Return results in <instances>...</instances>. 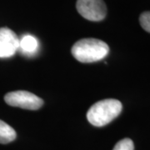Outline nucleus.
<instances>
[{
	"mask_svg": "<svg viewBox=\"0 0 150 150\" xmlns=\"http://www.w3.org/2000/svg\"><path fill=\"white\" fill-rule=\"evenodd\" d=\"M71 52L79 62L88 64L104 59L109 53V47L99 39L83 38L73 45Z\"/></svg>",
	"mask_w": 150,
	"mask_h": 150,
	"instance_id": "f257e3e1",
	"label": "nucleus"
},
{
	"mask_svg": "<svg viewBox=\"0 0 150 150\" xmlns=\"http://www.w3.org/2000/svg\"><path fill=\"white\" fill-rule=\"evenodd\" d=\"M122 109L123 105L117 99H103L92 105L87 112V118L92 125L103 127L117 118Z\"/></svg>",
	"mask_w": 150,
	"mask_h": 150,
	"instance_id": "f03ea898",
	"label": "nucleus"
},
{
	"mask_svg": "<svg viewBox=\"0 0 150 150\" xmlns=\"http://www.w3.org/2000/svg\"><path fill=\"white\" fill-rule=\"evenodd\" d=\"M7 104L12 107H18L28 109L37 110L43 106V100L37 95L28 91H13L8 93L4 96Z\"/></svg>",
	"mask_w": 150,
	"mask_h": 150,
	"instance_id": "7ed1b4c3",
	"label": "nucleus"
},
{
	"mask_svg": "<svg viewBox=\"0 0 150 150\" xmlns=\"http://www.w3.org/2000/svg\"><path fill=\"white\" fill-rule=\"evenodd\" d=\"M76 8L81 16L89 21H102L107 14V7L103 0H78Z\"/></svg>",
	"mask_w": 150,
	"mask_h": 150,
	"instance_id": "20e7f679",
	"label": "nucleus"
},
{
	"mask_svg": "<svg viewBox=\"0 0 150 150\" xmlns=\"http://www.w3.org/2000/svg\"><path fill=\"white\" fill-rule=\"evenodd\" d=\"M19 38L8 28H0V59L13 56L18 51Z\"/></svg>",
	"mask_w": 150,
	"mask_h": 150,
	"instance_id": "39448f33",
	"label": "nucleus"
},
{
	"mask_svg": "<svg viewBox=\"0 0 150 150\" xmlns=\"http://www.w3.org/2000/svg\"><path fill=\"white\" fill-rule=\"evenodd\" d=\"M39 49V43L37 38L31 34H24L19 38V46L18 51L22 54L32 57L36 55Z\"/></svg>",
	"mask_w": 150,
	"mask_h": 150,
	"instance_id": "423d86ee",
	"label": "nucleus"
},
{
	"mask_svg": "<svg viewBox=\"0 0 150 150\" xmlns=\"http://www.w3.org/2000/svg\"><path fill=\"white\" fill-rule=\"evenodd\" d=\"M16 132L8 123L0 120V144H6L16 139Z\"/></svg>",
	"mask_w": 150,
	"mask_h": 150,
	"instance_id": "0eeeda50",
	"label": "nucleus"
},
{
	"mask_svg": "<svg viewBox=\"0 0 150 150\" xmlns=\"http://www.w3.org/2000/svg\"><path fill=\"white\" fill-rule=\"evenodd\" d=\"M112 150H134V143L130 139H123L116 144Z\"/></svg>",
	"mask_w": 150,
	"mask_h": 150,
	"instance_id": "6e6552de",
	"label": "nucleus"
},
{
	"mask_svg": "<svg viewBox=\"0 0 150 150\" xmlns=\"http://www.w3.org/2000/svg\"><path fill=\"white\" fill-rule=\"evenodd\" d=\"M139 23L141 27L145 31L150 33V11L143 13L139 17Z\"/></svg>",
	"mask_w": 150,
	"mask_h": 150,
	"instance_id": "1a4fd4ad",
	"label": "nucleus"
}]
</instances>
